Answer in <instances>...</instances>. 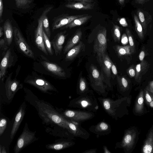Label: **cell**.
Segmentation results:
<instances>
[{"mask_svg": "<svg viewBox=\"0 0 153 153\" xmlns=\"http://www.w3.org/2000/svg\"><path fill=\"white\" fill-rule=\"evenodd\" d=\"M37 104L39 114L45 121L49 123L56 125L69 131L68 119L45 102H37Z\"/></svg>", "mask_w": 153, "mask_h": 153, "instance_id": "1", "label": "cell"}, {"mask_svg": "<svg viewBox=\"0 0 153 153\" xmlns=\"http://www.w3.org/2000/svg\"><path fill=\"white\" fill-rule=\"evenodd\" d=\"M139 133L135 127L127 130L124 134L120 146L127 152H131L134 149L138 139Z\"/></svg>", "mask_w": 153, "mask_h": 153, "instance_id": "2", "label": "cell"}, {"mask_svg": "<svg viewBox=\"0 0 153 153\" xmlns=\"http://www.w3.org/2000/svg\"><path fill=\"white\" fill-rule=\"evenodd\" d=\"M27 127L26 123L14 147V150L15 153L20 152L25 147L37 139L35 136V133L30 131Z\"/></svg>", "mask_w": 153, "mask_h": 153, "instance_id": "3", "label": "cell"}, {"mask_svg": "<svg viewBox=\"0 0 153 153\" xmlns=\"http://www.w3.org/2000/svg\"><path fill=\"white\" fill-rule=\"evenodd\" d=\"M107 30L104 28L97 34L94 46V51L96 53L100 63L107 48Z\"/></svg>", "mask_w": 153, "mask_h": 153, "instance_id": "4", "label": "cell"}, {"mask_svg": "<svg viewBox=\"0 0 153 153\" xmlns=\"http://www.w3.org/2000/svg\"><path fill=\"white\" fill-rule=\"evenodd\" d=\"M13 35L15 43L20 51L28 57L34 58V54L25 41L19 30L13 27Z\"/></svg>", "mask_w": 153, "mask_h": 153, "instance_id": "5", "label": "cell"}, {"mask_svg": "<svg viewBox=\"0 0 153 153\" xmlns=\"http://www.w3.org/2000/svg\"><path fill=\"white\" fill-rule=\"evenodd\" d=\"M61 114L68 119L78 122L91 119L94 115L91 112L71 110H65Z\"/></svg>", "mask_w": 153, "mask_h": 153, "instance_id": "6", "label": "cell"}, {"mask_svg": "<svg viewBox=\"0 0 153 153\" xmlns=\"http://www.w3.org/2000/svg\"><path fill=\"white\" fill-rule=\"evenodd\" d=\"M12 74L10 73L7 77L5 85L6 95L9 100L12 99L16 93L23 87L19 80L16 79H11Z\"/></svg>", "mask_w": 153, "mask_h": 153, "instance_id": "7", "label": "cell"}, {"mask_svg": "<svg viewBox=\"0 0 153 153\" xmlns=\"http://www.w3.org/2000/svg\"><path fill=\"white\" fill-rule=\"evenodd\" d=\"M44 15V11L38 20V26L35 31V42L39 49L46 55H48L43 40V21Z\"/></svg>", "mask_w": 153, "mask_h": 153, "instance_id": "8", "label": "cell"}, {"mask_svg": "<svg viewBox=\"0 0 153 153\" xmlns=\"http://www.w3.org/2000/svg\"><path fill=\"white\" fill-rule=\"evenodd\" d=\"M26 83L35 87L45 93L51 94L50 91H57V90L50 83L42 78H35L28 80Z\"/></svg>", "mask_w": 153, "mask_h": 153, "instance_id": "9", "label": "cell"}, {"mask_svg": "<svg viewBox=\"0 0 153 153\" xmlns=\"http://www.w3.org/2000/svg\"><path fill=\"white\" fill-rule=\"evenodd\" d=\"M88 15V14L73 16H69L66 14L60 15L54 19L52 25V31L61 28L69 24L75 19Z\"/></svg>", "mask_w": 153, "mask_h": 153, "instance_id": "10", "label": "cell"}, {"mask_svg": "<svg viewBox=\"0 0 153 153\" xmlns=\"http://www.w3.org/2000/svg\"><path fill=\"white\" fill-rule=\"evenodd\" d=\"M13 57L10 49L5 53L0 64V79L3 81L7 74L8 68L11 67L13 62Z\"/></svg>", "mask_w": 153, "mask_h": 153, "instance_id": "11", "label": "cell"}, {"mask_svg": "<svg viewBox=\"0 0 153 153\" xmlns=\"http://www.w3.org/2000/svg\"><path fill=\"white\" fill-rule=\"evenodd\" d=\"M25 109V105L24 102L20 106L15 118L10 134V138L12 140L15 137L24 118Z\"/></svg>", "mask_w": 153, "mask_h": 153, "instance_id": "12", "label": "cell"}, {"mask_svg": "<svg viewBox=\"0 0 153 153\" xmlns=\"http://www.w3.org/2000/svg\"><path fill=\"white\" fill-rule=\"evenodd\" d=\"M65 33V31L58 33L52 41V46L56 56L60 54L62 52L63 45L66 38Z\"/></svg>", "mask_w": 153, "mask_h": 153, "instance_id": "13", "label": "cell"}, {"mask_svg": "<svg viewBox=\"0 0 153 153\" xmlns=\"http://www.w3.org/2000/svg\"><path fill=\"white\" fill-rule=\"evenodd\" d=\"M42 64L45 68L54 74L60 77H65L66 73L64 69L56 64L43 61Z\"/></svg>", "mask_w": 153, "mask_h": 153, "instance_id": "14", "label": "cell"}, {"mask_svg": "<svg viewBox=\"0 0 153 153\" xmlns=\"http://www.w3.org/2000/svg\"><path fill=\"white\" fill-rule=\"evenodd\" d=\"M89 97H79L73 101V106L78 108L87 109L92 108L94 104V100Z\"/></svg>", "mask_w": 153, "mask_h": 153, "instance_id": "15", "label": "cell"}, {"mask_svg": "<svg viewBox=\"0 0 153 153\" xmlns=\"http://www.w3.org/2000/svg\"><path fill=\"white\" fill-rule=\"evenodd\" d=\"M142 151L143 153H153V125L148 132Z\"/></svg>", "mask_w": 153, "mask_h": 153, "instance_id": "16", "label": "cell"}, {"mask_svg": "<svg viewBox=\"0 0 153 153\" xmlns=\"http://www.w3.org/2000/svg\"><path fill=\"white\" fill-rule=\"evenodd\" d=\"M82 32L80 29L77 30L75 33L69 39L64 49V53L68 52L80 42L82 36Z\"/></svg>", "mask_w": 153, "mask_h": 153, "instance_id": "17", "label": "cell"}, {"mask_svg": "<svg viewBox=\"0 0 153 153\" xmlns=\"http://www.w3.org/2000/svg\"><path fill=\"white\" fill-rule=\"evenodd\" d=\"M4 39L8 45L10 46L12 41L13 29L11 23L9 19H7L3 25Z\"/></svg>", "mask_w": 153, "mask_h": 153, "instance_id": "18", "label": "cell"}, {"mask_svg": "<svg viewBox=\"0 0 153 153\" xmlns=\"http://www.w3.org/2000/svg\"><path fill=\"white\" fill-rule=\"evenodd\" d=\"M144 92L141 90L137 96L135 102L134 108V112L138 114L143 113L144 110Z\"/></svg>", "mask_w": 153, "mask_h": 153, "instance_id": "19", "label": "cell"}, {"mask_svg": "<svg viewBox=\"0 0 153 153\" xmlns=\"http://www.w3.org/2000/svg\"><path fill=\"white\" fill-rule=\"evenodd\" d=\"M65 7L69 8L78 10H88L94 7V4L90 3L79 2H72L65 5Z\"/></svg>", "mask_w": 153, "mask_h": 153, "instance_id": "20", "label": "cell"}, {"mask_svg": "<svg viewBox=\"0 0 153 153\" xmlns=\"http://www.w3.org/2000/svg\"><path fill=\"white\" fill-rule=\"evenodd\" d=\"M90 71L95 85L103 87V84L102 76L97 68L94 65H91L90 67Z\"/></svg>", "mask_w": 153, "mask_h": 153, "instance_id": "21", "label": "cell"}, {"mask_svg": "<svg viewBox=\"0 0 153 153\" xmlns=\"http://www.w3.org/2000/svg\"><path fill=\"white\" fill-rule=\"evenodd\" d=\"M74 144L73 142L62 141L46 145V147L48 149L59 150L71 146Z\"/></svg>", "mask_w": 153, "mask_h": 153, "instance_id": "22", "label": "cell"}, {"mask_svg": "<svg viewBox=\"0 0 153 153\" xmlns=\"http://www.w3.org/2000/svg\"><path fill=\"white\" fill-rule=\"evenodd\" d=\"M92 16L91 15H87L79 17L74 19L72 22L67 25L61 28V29L72 28L81 25L89 20Z\"/></svg>", "mask_w": 153, "mask_h": 153, "instance_id": "23", "label": "cell"}, {"mask_svg": "<svg viewBox=\"0 0 153 153\" xmlns=\"http://www.w3.org/2000/svg\"><path fill=\"white\" fill-rule=\"evenodd\" d=\"M112 62L108 56L105 53L102 57L100 62L105 74L108 77L111 75V69Z\"/></svg>", "mask_w": 153, "mask_h": 153, "instance_id": "24", "label": "cell"}, {"mask_svg": "<svg viewBox=\"0 0 153 153\" xmlns=\"http://www.w3.org/2000/svg\"><path fill=\"white\" fill-rule=\"evenodd\" d=\"M148 66L146 62L143 61L136 65L135 80L137 82H140V81L142 76L147 71Z\"/></svg>", "mask_w": 153, "mask_h": 153, "instance_id": "25", "label": "cell"}, {"mask_svg": "<svg viewBox=\"0 0 153 153\" xmlns=\"http://www.w3.org/2000/svg\"><path fill=\"white\" fill-rule=\"evenodd\" d=\"M83 45V42L80 41L78 45L69 50L66 55V59L67 60H73L80 52Z\"/></svg>", "mask_w": 153, "mask_h": 153, "instance_id": "26", "label": "cell"}, {"mask_svg": "<svg viewBox=\"0 0 153 153\" xmlns=\"http://www.w3.org/2000/svg\"><path fill=\"white\" fill-rule=\"evenodd\" d=\"M52 8V7L47 8L44 10V15L43 21V27L44 31L48 37L50 38L51 37V33L50 29L48 19L47 15Z\"/></svg>", "mask_w": 153, "mask_h": 153, "instance_id": "27", "label": "cell"}, {"mask_svg": "<svg viewBox=\"0 0 153 153\" xmlns=\"http://www.w3.org/2000/svg\"><path fill=\"white\" fill-rule=\"evenodd\" d=\"M116 50L118 54L120 56L130 55L132 53L129 45L125 46L117 45Z\"/></svg>", "mask_w": 153, "mask_h": 153, "instance_id": "28", "label": "cell"}, {"mask_svg": "<svg viewBox=\"0 0 153 153\" xmlns=\"http://www.w3.org/2000/svg\"><path fill=\"white\" fill-rule=\"evenodd\" d=\"M134 19L135 23V29L139 38L142 39L144 37L142 26L137 16L134 15Z\"/></svg>", "mask_w": 153, "mask_h": 153, "instance_id": "29", "label": "cell"}, {"mask_svg": "<svg viewBox=\"0 0 153 153\" xmlns=\"http://www.w3.org/2000/svg\"><path fill=\"white\" fill-rule=\"evenodd\" d=\"M94 131L97 134H104L109 130V125L106 123L101 122L95 126Z\"/></svg>", "mask_w": 153, "mask_h": 153, "instance_id": "30", "label": "cell"}, {"mask_svg": "<svg viewBox=\"0 0 153 153\" xmlns=\"http://www.w3.org/2000/svg\"><path fill=\"white\" fill-rule=\"evenodd\" d=\"M43 37L44 42L46 50L50 55H53V52L52 50L51 43L49 38L48 37L44 30H43Z\"/></svg>", "mask_w": 153, "mask_h": 153, "instance_id": "31", "label": "cell"}, {"mask_svg": "<svg viewBox=\"0 0 153 153\" xmlns=\"http://www.w3.org/2000/svg\"><path fill=\"white\" fill-rule=\"evenodd\" d=\"M144 96L147 105L151 108H153V95L152 93L146 88L144 90Z\"/></svg>", "mask_w": 153, "mask_h": 153, "instance_id": "32", "label": "cell"}, {"mask_svg": "<svg viewBox=\"0 0 153 153\" xmlns=\"http://www.w3.org/2000/svg\"><path fill=\"white\" fill-rule=\"evenodd\" d=\"M113 35L114 41L119 42L120 39V27L117 25H113Z\"/></svg>", "mask_w": 153, "mask_h": 153, "instance_id": "33", "label": "cell"}, {"mask_svg": "<svg viewBox=\"0 0 153 153\" xmlns=\"http://www.w3.org/2000/svg\"><path fill=\"white\" fill-rule=\"evenodd\" d=\"M16 7L19 8H27L29 4L31 3L32 0H15Z\"/></svg>", "mask_w": 153, "mask_h": 153, "instance_id": "34", "label": "cell"}, {"mask_svg": "<svg viewBox=\"0 0 153 153\" xmlns=\"http://www.w3.org/2000/svg\"><path fill=\"white\" fill-rule=\"evenodd\" d=\"M126 32L127 35L128 37V42L129 43L131 49V51L132 53H135V48L134 42L133 38L130 30L128 28L126 29Z\"/></svg>", "mask_w": 153, "mask_h": 153, "instance_id": "35", "label": "cell"}, {"mask_svg": "<svg viewBox=\"0 0 153 153\" xmlns=\"http://www.w3.org/2000/svg\"><path fill=\"white\" fill-rule=\"evenodd\" d=\"M117 78L118 83L121 88L126 89L128 88V82L125 77L117 76Z\"/></svg>", "mask_w": 153, "mask_h": 153, "instance_id": "36", "label": "cell"}, {"mask_svg": "<svg viewBox=\"0 0 153 153\" xmlns=\"http://www.w3.org/2000/svg\"><path fill=\"white\" fill-rule=\"evenodd\" d=\"M137 14L140 23L144 29H145L146 28V25L143 13L140 10H138L137 11Z\"/></svg>", "mask_w": 153, "mask_h": 153, "instance_id": "37", "label": "cell"}, {"mask_svg": "<svg viewBox=\"0 0 153 153\" xmlns=\"http://www.w3.org/2000/svg\"><path fill=\"white\" fill-rule=\"evenodd\" d=\"M7 121L6 119L2 118L0 121V136H1L5 130L7 125Z\"/></svg>", "mask_w": 153, "mask_h": 153, "instance_id": "38", "label": "cell"}, {"mask_svg": "<svg viewBox=\"0 0 153 153\" xmlns=\"http://www.w3.org/2000/svg\"><path fill=\"white\" fill-rule=\"evenodd\" d=\"M79 89L81 92H84L86 88V84L85 79L81 77L80 79L79 83Z\"/></svg>", "mask_w": 153, "mask_h": 153, "instance_id": "39", "label": "cell"}, {"mask_svg": "<svg viewBox=\"0 0 153 153\" xmlns=\"http://www.w3.org/2000/svg\"><path fill=\"white\" fill-rule=\"evenodd\" d=\"M7 43L4 39H1L0 40V48L4 52L7 50L8 48Z\"/></svg>", "mask_w": 153, "mask_h": 153, "instance_id": "40", "label": "cell"}, {"mask_svg": "<svg viewBox=\"0 0 153 153\" xmlns=\"http://www.w3.org/2000/svg\"><path fill=\"white\" fill-rule=\"evenodd\" d=\"M128 38L126 33H124L122 36L121 38V42L124 45L127 44L128 42Z\"/></svg>", "mask_w": 153, "mask_h": 153, "instance_id": "41", "label": "cell"}, {"mask_svg": "<svg viewBox=\"0 0 153 153\" xmlns=\"http://www.w3.org/2000/svg\"><path fill=\"white\" fill-rule=\"evenodd\" d=\"M128 74L131 77H134L135 76L136 72L134 69L132 67H130L128 70Z\"/></svg>", "mask_w": 153, "mask_h": 153, "instance_id": "42", "label": "cell"}, {"mask_svg": "<svg viewBox=\"0 0 153 153\" xmlns=\"http://www.w3.org/2000/svg\"><path fill=\"white\" fill-rule=\"evenodd\" d=\"M3 10V0H0V23L3 22L2 20V15Z\"/></svg>", "mask_w": 153, "mask_h": 153, "instance_id": "43", "label": "cell"}, {"mask_svg": "<svg viewBox=\"0 0 153 153\" xmlns=\"http://www.w3.org/2000/svg\"><path fill=\"white\" fill-rule=\"evenodd\" d=\"M120 24L123 27H126L128 26L127 23L124 18H121L119 20Z\"/></svg>", "mask_w": 153, "mask_h": 153, "instance_id": "44", "label": "cell"}, {"mask_svg": "<svg viewBox=\"0 0 153 153\" xmlns=\"http://www.w3.org/2000/svg\"><path fill=\"white\" fill-rule=\"evenodd\" d=\"M149 91L152 93L153 91V80L150 82L149 85L146 88Z\"/></svg>", "mask_w": 153, "mask_h": 153, "instance_id": "45", "label": "cell"}, {"mask_svg": "<svg viewBox=\"0 0 153 153\" xmlns=\"http://www.w3.org/2000/svg\"><path fill=\"white\" fill-rule=\"evenodd\" d=\"M111 69L113 73L115 75L117 74V68L114 64L112 62Z\"/></svg>", "mask_w": 153, "mask_h": 153, "instance_id": "46", "label": "cell"}, {"mask_svg": "<svg viewBox=\"0 0 153 153\" xmlns=\"http://www.w3.org/2000/svg\"><path fill=\"white\" fill-rule=\"evenodd\" d=\"M145 55V53L143 51H142L140 53L139 59L141 62L143 61Z\"/></svg>", "mask_w": 153, "mask_h": 153, "instance_id": "47", "label": "cell"}, {"mask_svg": "<svg viewBox=\"0 0 153 153\" xmlns=\"http://www.w3.org/2000/svg\"><path fill=\"white\" fill-rule=\"evenodd\" d=\"M147 0H135V3L137 4H142Z\"/></svg>", "mask_w": 153, "mask_h": 153, "instance_id": "48", "label": "cell"}, {"mask_svg": "<svg viewBox=\"0 0 153 153\" xmlns=\"http://www.w3.org/2000/svg\"><path fill=\"white\" fill-rule=\"evenodd\" d=\"M76 1H80L81 2H86L88 3H90L93 1V0H74Z\"/></svg>", "mask_w": 153, "mask_h": 153, "instance_id": "49", "label": "cell"}, {"mask_svg": "<svg viewBox=\"0 0 153 153\" xmlns=\"http://www.w3.org/2000/svg\"><path fill=\"white\" fill-rule=\"evenodd\" d=\"M0 153H6L7 152L6 151L5 148L4 146L1 147V146H0Z\"/></svg>", "mask_w": 153, "mask_h": 153, "instance_id": "50", "label": "cell"}, {"mask_svg": "<svg viewBox=\"0 0 153 153\" xmlns=\"http://www.w3.org/2000/svg\"><path fill=\"white\" fill-rule=\"evenodd\" d=\"M4 28L3 26H1L0 27V37H1L3 34Z\"/></svg>", "mask_w": 153, "mask_h": 153, "instance_id": "51", "label": "cell"}, {"mask_svg": "<svg viewBox=\"0 0 153 153\" xmlns=\"http://www.w3.org/2000/svg\"><path fill=\"white\" fill-rule=\"evenodd\" d=\"M118 1L120 4L123 5L124 4L125 0H118Z\"/></svg>", "mask_w": 153, "mask_h": 153, "instance_id": "52", "label": "cell"}, {"mask_svg": "<svg viewBox=\"0 0 153 153\" xmlns=\"http://www.w3.org/2000/svg\"><path fill=\"white\" fill-rule=\"evenodd\" d=\"M104 151L105 153H110V152H109L106 148H104Z\"/></svg>", "mask_w": 153, "mask_h": 153, "instance_id": "53", "label": "cell"}]
</instances>
